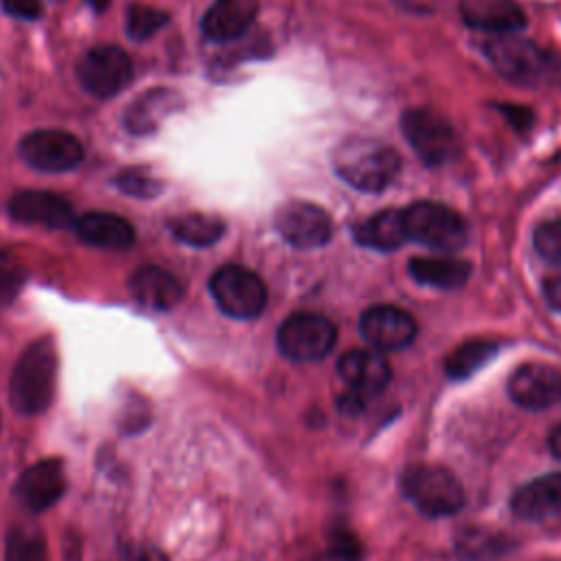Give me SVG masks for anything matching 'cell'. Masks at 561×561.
Listing matches in <instances>:
<instances>
[{
  "label": "cell",
  "mask_w": 561,
  "mask_h": 561,
  "mask_svg": "<svg viewBox=\"0 0 561 561\" xmlns=\"http://www.w3.org/2000/svg\"><path fill=\"white\" fill-rule=\"evenodd\" d=\"M511 509L520 520L541 522L561 515V472L539 476L513 493Z\"/></svg>",
  "instance_id": "19"
},
{
  "label": "cell",
  "mask_w": 561,
  "mask_h": 561,
  "mask_svg": "<svg viewBox=\"0 0 561 561\" xmlns=\"http://www.w3.org/2000/svg\"><path fill=\"white\" fill-rule=\"evenodd\" d=\"M5 561H47V546L38 530L19 526L8 537Z\"/></svg>",
  "instance_id": "27"
},
{
  "label": "cell",
  "mask_w": 561,
  "mask_h": 561,
  "mask_svg": "<svg viewBox=\"0 0 561 561\" xmlns=\"http://www.w3.org/2000/svg\"><path fill=\"white\" fill-rule=\"evenodd\" d=\"M64 489H67L64 467L56 458H47L32 465L29 469L23 472L16 485L19 500L29 511H45L53 506L62 498Z\"/></svg>",
  "instance_id": "15"
},
{
  "label": "cell",
  "mask_w": 561,
  "mask_h": 561,
  "mask_svg": "<svg viewBox=\"0 0 561 561\" xmlns=\"http://www.w3.org/2000/svg\"><path fill=\"white\" fill-rule=\"evenodd\" d=\"M171 102H174L171 93H165V91L147 93L136 104H132V108L128 110V115H126L128 128L134 134H147L150 130L156 128L158 119L169 110Z\"/></svg>",
  "instance_id": "26"
},
{
  "label": "cell",
  "mask_w": 561,
  "mask_h": 561,
  "mask_svg": "<svg viewBox=\"0 0 561 561\" xmlns=\"http://www.w3.org/2000/svg\"><path fill=\"white\" fill-rule=\"evenodd\" d=\"M336 174L365 193L384 191L402 171L399 154L375 139H347L334 154Z\"/></svg>",
  "instance_id": "1"
},
{
  "label": "cell",
  "mask_w": 561,
  "mask_h": 561,
  "mask_svg": "<svg viewBox=\"0 0 561 561\" xmlns=\"http://www.w3.org/2000/svg\"><path fill=\"white\" fill-rule=\"evenodd\" d=\"M259 14V0H215L202 19V34L215 45L232 43L248 34Z\"/></svg>",
  "instance_id": "14"
},
{
  "label": "cell",
  "mask_w": 561,
  "mask_h": 561,
  "mask_svg": "<svg viewBox=\"0 0 561 561\" xmlns=\"http://www.w3.org/2000/svg\"><path fill=\"white\" fill-rule=\"evenodd\" d=\"M338 373L349 386V393H356L365 399L380 395L391 382L389 362L380 354L362 349L345 354L338 362Z\"/></svg>",
  "instance_id": "16"
},
{
  "label": "cell",
  "mask_w": 561,
  "mask_h": 561,
  "mask_svg": "<svg viewBox=\"0 0 561 561\" xmlns=\"http://www.w3.org/2000/svg\"><path fill=\"white\" fill-rule=\"evenodd\" d=\"M548 447H550L552 456L561 461V423L557 428H552V432L548 437Z\"/></svg>",
  "instance_id": "35"
},
{
  "label": "cell",
  "mask_w": 561,
  "mask_h": 561,
  "mask_svg": "<svg viewBox=\"0 0 561 561\" xmlns=\"http://www.w3.org/2000/svg\"><path fill=\"white\" fill-rule=\"evenodd\" d=\"M88 3L93 5V10H95V12H104V10L112 3V0H88Z\"/></svg>",
  "instance_id": "37"
},
{
  "label": "cell",
  "mask_w": 561,
  "mask_h": 561,
  "mask_svg": "<svg viewBox=\"0 0 561 561\" xmlns=\"http://www.w3.org/2000/svg\"><path fill=\"white\" fill-rule=\"evenodd\" d=\"M408 267L421 286L439 290H458L467 284L472 274V265L454 256H417Z\"/></svg>",
  "instance_id": "22"
},
{
  "label": "cell",
  "mask_w": 561,
  "mask_h": 561,
  "mask_svg": "<svg viewBox=\"0 0 561 561\" xmlns=\"http://www.w3.org/2000/svg\"><path fill=\"white\" fill-rule=\"evenodd\" d=\"M211 295L226 317L239 321L256 319L267 303L261 276L243 265L219 267L211 278Z\"/></svg>",
  "instance_id": "6"
},
{
  "label": "cell",
  "mask_w": 561,
  "mask_h": 561,
  "mask_svg": "<svg viewBox=\"0 0 561 561\" xmlns=\"http://www.w3.org/2000/svg\"><path fill=\"white\" fill-rule=\"evenodd\" d=\"M82 241L106 250H126L134 243V226L115 213H88L75 222Z\"/></svg>",
  "instance_id": "21"
},
{
  "label": "cell",
  "mask_w": 561,
  "mask_h": 561,
  "mask_svg": "<svg viewBox=\"0 0 561 561\" xmlns=\"http://www.w3.org/2000/svg\"><path fill=\"white\" fill-rule=\"evenodd\" d=\"M276 230L290 246L301 250H314L330 243L334 235V222L330 213L312 202H288L278 208L274 217Z\"/></svg>",
  "instance_id": "10"
},
{
  "label": "cell",
  "mask_w": 561,
  "mask_h": 561,
  "mask_svg": "<svg viewBox=\"0 0 561 561\" xmlns=\"http://www.w3.org/2000/svg\"><path fill=\"white\" fill-rule=\"evenodd\" d=\"M406 498L430 517H447L463 509L465 493L458 478L437 465H413L402 476Z\"/></svg>",
  "instance_id": "4"
},
{
  "label": "cell",
  "mask_w": 561,
  "mask_h": 561,
  "mask_svg": "<svg viewBox=\"0 0 561 561\" xmlns=\"http://www.w3.org/2000/svg\"><path fill=\"white\" fill-rule=\"evenodd\" d=\"M10 213L23 224H38L47 228H69L73 224V206L49 191H23L10 202Z\"/></svg>",
  "instance_id": "18"
},
{
  "label": "cell",
  "mask_w": 561,
  "mask_h": 561,
  "mask_svg": "<svg viewBox=\"0 0 561 561\" xmlns=\"http://www.w3.org/2000/svg\"><path fill=\"white\" fill-rule=\"evenodd\" d=\"M498 112L504 115V119L517 130V132H528L533 128V112L524 106H515V104H498L496 106Z\"/></svg>",
  "instance_id": "33"
},
{
  "label": "cell",
  "mask_w": 561,
  "mask_h": 561,
  "mask_svg": "<svg viewBox=\"0 0 561 561\" xmlns=\"http://www.w3.org/2000/svg\"><path fill=\"white\" fill-rule=\"evenodd\" d=\"M533 243L537 254L552 263V265H561V219H550L544 222L535 228L533 235Z\"/></svg>",
  "instance_id": "30"
},
{
  "label": "cell",
  "mask_w": 561,
  "mask_h": 561,
  "mask_svg": "<svg viewBox=\"0 0 561 561\" xmlns=\"http://www.w3.org/2000/svg\"><path fill=\"white\" fill-rule=\"evenodd\" d=\"M169 226L178 241H182L187 246H195V248L215 243L224 235V228H226L219 217L204 215V213L180 215Z\"/></svg>",
  "instance_id": "24"
},
{
  "label": "cell",
  "mask_w": 561,
  "mask_h": 561,
  "mask_svg": "<svg viewBox=\"0 0 561 561\" xmlns=\"http://www.w3.org/2000/svg\"><path fill=\"white\" fill-rule=\"evenodd\" d=\"M402 213L408 239L421 246L452 252L463 248L467 241V222L445 204L415 202Z\"/></svg>",
  "instance_id": "5"
},
{
  "label": "cell",
  "mask_w": 561,
  "mask_h": 561,
  "mask_svg": "<svg viewBox=\"0 0 561 561\" xmlns=\"http://www.w3.org/2000/svg\"><path fill=\"white\" fill-rule=\"evenodd\" d=\"M544 297L548 306L557 312H561V276H552L544 284Z\"/></svg>",
  "instance_id": "34"
},
{
  "label": "cell",
  "mask_w": 561,
  "mask_h": 561,
  "mask_svg": "<svg viewBox=\"0 0 561 561\" xmlns=\"http://www.w3.org/2000/svg\"><path fill=\"white\" fill-rule=\"evenodd\" d=\"M402 132L415 154L430 167L461 154V141L452 123L430 108H410L402 115Z\"/></svg>",
  "instance_id": "7"
},
{
  "label": "cell",
  "mask_w": 561,
  "mask_h": 561,
  "mask_svg": "<svg viewBox=\"0 0 561 561\" xmlns=\"http://www.w3.org/2000/svg\"><path fill=\"white\" fill-rule=\"evenodd\" d=\"M511 399L526 410H546L561 402V371L544 362H526L509 378Z\"/></svg>",
  "instance_id": "12"
},
{
  "label": "cell",
  "mask_w": 561,
  "mask_h": 561,
  "mask_svg": "<svg viewBox=\"0 0 561 561\" xmlns=\"http://www.w3.org/2000/svg\"><path fill=\"white\" fill-rule=\"evenodd\" d=\"M498 354V345L489 341H472L454 349L445 358V373L452 380H465L485 367Z\"/></svg>",
  "instance_id": "25"
},
{
  "label": "cell",
  "mask_w": 561,
  "mask_h": 561,
  "mask_svg": "<svg viewBox=\"0 0 561 561\" xmlns=\"http://www.w3.org/2000/svg\"><path fill=\"white\" fill-rule=\"evenodd\" d=\"M461 14L469 27L493 36L517 34L526 27L524 12L513 0H463Z\"/></svg>",
  "instance_id": "20"
},
{
  "label": "cell",
  "mask_w": 561,
  "mask_h": 561,
  "mask_svg": "<svg viewBox=\"0 0 561 561\" xmlns=\"http://www.w3.org/2000/svg\"><path fill=\"white\" fill-rule=\"evenodd\" d=\"M3 10L21 21H38L43 16V0H3Z\"/></svg>",
  "instance_id": "32"
},
{
  "label": "cell",
  "mask_w": 561,
  "mask_h": 561,
  "mask_svg": "<svg viewBox=\"0 0 561 561\" xmlns=\"http://www.w3.org/2000/svg\"><path fill=\"white\" fill-rule=\"evenodd\" d=\"M134 561H165V557L158 550H139L134 552Z\"/></svg>",
  "instance_id": "36"
},
{
  "label": "cell",
  "mask_w": 561,
  "mask_h": 561,
  "mask_svg": "<svg viewBox=\"0 0 561 561\" xmlns=\"http://www.w3.org/2000/svg\"><path fill=\"white\" fill-rule=\"evenodd\" d=\"M169 16L156 8L147 5H132L128 10L126 29L132 40H150L154 34H158L167 25Z\"/></svg>",
  "instance_id": "29"
},
{
  "label": "cell",
  "mask_w": 561,
  "mask_h": 561,
  "mask_svg": "<svg viewBox=\"0 0 561 561\" xmlns=\"http://www.w3.org/2000/svg\"><path fill=\"white\" fill-rule=\"evenodd\" d=\"M338 332L336 325L321 317L301 312L284 321L278 330V349L295 362H317L332 354Z\"/></svg>",
  "instance_id": "8"
},
{
  "label": "cell",
  "mask_w": 561,
  "mask_h": 561,
  "mask_svg": "<svg viewBox=\"0 0 561 561\" xmlns=\"http://www.w3.org/2000/svg\"><path fill=\"white\" fill-rule=\"evenodd\" d=\"M354 237L360 246L371 250H380V252L397 250L408 239L406 226H404V213L395 208H384L371 215L360 226H356Z\"/></svg>",
  "instance_id": "23"
},
{
  "label": "cell",
  "mask_w": 561,
  "mask_h": 561,
  "mask_svg": "<svg viewBox=\"0 0 561 561\" xmlns=\"http://www.w3.org/2000/svg\"><path fill=\"white\" fill-rule=\"evenodd\" d=\"M56 375V345L51 341L34 343L16 362L12 375L10 399L14 410H19L21 415H43L53 402Z\"/></svg>",
  "instance_id": "3"
},
{
  "label": "cell",
  "mask_w": 561,
  "mask_h": 561,
  "mask_svg": "<svg viewBox=\"0 0 561 561\" xmlns=\"http://www.w3.org/2000/svg\"><path fill=\"white\" fill-rule=\"evenodd\" d=\"M485 53L502 77L524 88L546 86L561 71V62L552 51L515 34L493 36L487 40Z\"/></svg>",
  "instance_id": "2"
},
{
  "label": "cell",
  "mask_w": 561,
  "mask_h": 561,
  "mask_svg": "<svg viewBox=\"0 0 561 561\" xmlns=\"http://www.w3.org/2000/svg\"><path fill=\"white\" fill-rule=\"evenodd\" d=\"M117 187L134 198H154L160 191V182L141 171H126L117 178Z\"/></svg>",
  "instance_id": "31"
},
{
  "label": "cell",
  "mask_w": 561,
  "mask_h": 561,
  "mask_svg": "<svg viewBox=\"0 0 561 561\" xmlns=\"http://www.w3.org/2000/svg\"><path fill=\"white\" fill-rule=\"evenodd\" d=\"M130 293L141 306L167 312L182 301L184 286L180 284L178 276H174L165 267L143 265L130 278Z\"/></svg>",
  "instance_id": "17"
},
{
  "label": "cell",
  "mask_w": 561,
  "mask_h": 561,
  "mask_svg": "<svg viewBox=\"0 0 561 561\" xmlns=\"http://www.w3.org/2000/svg\"><path fill=\"white\" fill-rule=\"evenodd\" d=\"M360 332L378 351H402L417 338V323L402 308L375 306L362 314Z\"/></svg>",
  "instance_id": "13"
},
{
  "label": "cell",
  "mask_w": 561,
  "mask_h": 561,
  "mask_svg": "<svg viewBox=\"0 0 561 561\" xmlns=\"http://www.w3.org/2000/svg\"><path fill=\"white\" fill-rule=\"evenodd\" d=\"M21 156L40 171H71L84 160V145L62 130H36L21 141Z\"/></svg>",
  "instance_id": "11"
},
{
  "label": "cell",
  "mask_w": 561,
  "mask_h": 561,
  "mask_svg": "<svg viewBox=\"0 0 561 561\" xmlns=\"http://www.w3.org/2000/svg\"><path fill=\"white\" fill-rule=\"evenodd\" d=\"M25 265L12 252H0V308H8L25 286Z\"/></svg>",
  "instance_id": "28"
},
{
  "label": "cell",
  "mask_w": 561,
  "mask_h": 561,
  "mask_svg": "<svg viewBox=\"0 0 561 561\" xmlns=\"http://www.w3.org/2000/svg\"><path fill=\"white\" fill-rule=\"evenodd\" d=\"M132 73L134 67L130 56L115 45L95 47L77 62V80L82 88L99 99L119 95L132 82Z\"/></svg>",
  "instance_id": "9"
}]
</instances>
